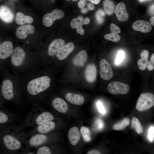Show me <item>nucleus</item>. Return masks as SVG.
<instances>
[{
	"instance_id": "obj_1",
	"label": "nucleus",
	"mask_w": 154,
	"mask_h": 154,
	"mask_svg": "<svg viewBox=\"0 0 154 154\" xmlns=\"http://www.w3.org/2000/svg\"><path fill=\"white\" fill-rule=\"evenodd\" d=\"M50 82V78L47 76H42L33 79L28 84V92L31 95H36L49 88Z\"/></svg>"
},
{
	"instance_id": "obj_2",
	"label": "nucleus",
	"mask_w": 154,
	"mask_h": 154,
	"mask_svg": "<svg viewBox=\"0 0 154 154\" xmlns=\"http://www.w3.org/2000/svg\"><path fill=\"white\" fill-rule=\"evenodd\" d=\"M154 105V96L149 92L141 94L137 100L136 106L137 110L140 111L147 110Z\"/></svg>"
},
{
	"instance_id": "obj_3",
	"label": "nucleus",
	"mask_w": 154,
	"mask_h": 154,
	"mask_svg": "<svg viewBox=\"0 0 154 154\" xmlns=\"http://www.w3.org/2000/svg\"><path fill=\"white\" fill-rule=\"evenodd\" d=\"M108 91L111 94H125L129 91V87L127 84L118 82L114 81L109 84L107 87Z\"/></svg>"
},
{
	"instance_id": "obj_4",
	"label": "nucleus",
	"mask_w": 154,
	"mask_h": 154,
	"mask_svg": "<svg viewBox=\"0 0 154 154\" xmlns=\"http://www.w3.org/2000/svg\"><path fill=\"white\" fill-rule=\"evenodd\" d=\"M64 16V13L62 10L54 9L51 13H47L44 15L42 19V23L45 27H49L55 20L62 18Z\"/></svg>"
},
{
	"instance_id": "obj_5",
	"label": "nucleus",
	"mask_w": 154,
	"mask_h": 154,
	"mask_svg": "<svg viewBox=\"0 0 154 154\" xmlns=\"http://www.w3.org/2000/svg\"><path fill=\"white\" fill-rule=\"evenodd\" d=\"M100 74L101 78L105 80L110 79L113 75V71L110 64L104 59H102L100 62Z\"/></svg>"
},
{
	"instance_id": "obj_6",
	"label": "nucleus",
	"mask_w": 154,
	"mask_h": 154,
	"mask_svg": "<svg viewBox=\"0 0 154 154\" xmlns=\"http://www.w3.org/2000/svg\"><path fill=\"white\" fill-rule=\"evenodd\" d=\"M25 53L23 49L19 47H16L14 50L11 57L12 64L15 66L21 65L25 57Z\"/></svg>"
},
{
	"instance_id": "obj_7",
	"label": "nucleus",
	"mask_w": 154,
	"mask_h": 154,
	"mask_svg": "<svg viewBox=\"0 0 154 154\" xmlns=\"http://www.w3.org/2000/svg\"><path fill=\"white\" fill-rule=\"evenodd\" d=\"M64 40L61 38L56 39L53 40L49 45L48 54L50 56H54L58 53L64 46Z\"/></svg>"
},
{
	"instance_id": "obj_8",
	"label": "nucleus",
	"mask_w": 154,
	"mask_h": 154,
	"mask_svg": "<svg viewBox=\"0 0 154 154\" xmlns=\"http://www.w3.org/2000/svg\"><path fill=\"white\" fill-rule=\"evenodd\" d=\"M1 91L5 99L8 100H11L13 97V84L9 80H5L2 83Z\"/></svg>"
},
{
	"instance_id": "obj_9",
	"label": "nucleus",
	"mask_w": 154,
	"mask_h": 154,
	"mask_svg": "<svg viewBox=\"0 0 154 154\" xmlns=\"http://www.w3.org/2000/svg\"><path fill=\"white\" fill-rule=\"evenodd\" d=\"M35 31L34 27L31 25L28 24L19 27L16 30V34L19 38L24 39L26 38L29 34H33Z\"/></svg>"
},
{
	"instance_id": "obj_10",
	"label": "nucleus",
	"mask_w": 154,
	"mask_h": 154,
	"mask_svg": "<svg viewBox=\"0 0 154 154\" xmlns=\"http://www.w3.org/2000/svg\"><path fill=\"white\" fill-rule=\"evenodd\" d=\"M13 51V45L9 41L3 42L0 45V59H5L9 57Z\"/></svg>"
},
{
	"instance_id": "obj_11",
	"label": "nucleus",
	"mask_w": 154,
	"mask_h": 154,
	"mask_svg": "<svg viewBox=\"0 0 154 154\" xmlns=\"http://www.w3.org/2000/svg\"><path fill=\"white\" fill-rule=\"evenodd\" d=\"M132 28L134 30L145 33L151 31L152 28L149 22L141 20L134 21L132 24Z\"/></svg>"
},
{
	"instance_id": "obj_12",
	"label": "nucleus",
	"mask_w": 154,
	"mask_h": 154,
	"mask_svg": "<svg viewBox=\"0 0 154 154\" xmlns=\"http://www.w3.org/2000/svg\"><path fill=\"white\" fill-rule=\"evenodd\" d=\"M114 13L117 19L120 21H125L128 19V15L123 3H119L115 7Z\"/></svg>"
},
{
	"instance_id": "obj_13",
	"label": "nucleus",
	"mask_w": 154,
	"mask_h": 154,
	"mask_svg": "<svg viewBox=\"0 0 154 154\" xmlns=\"http://www.w3.org/2000/svg\"><path fill=\"white\" fill-rule=\"evenodd\" d=\"M97 69L93 64H88L85 69L84 75L86 80L90 83H93L96 80L97 77Z\"/></svg>"
},
{
	"instance_id": "obj_14",
	"label": "nucleus",
	"mask_w": 154,
	"mask_h": 154,
	"mask_svg": "<svg viewBox=\"0 0 154 154\" xmlns=\"http://www.w3.org/2000/svg\"><path fill=\"white\" fill-rule=\"evenodd\" d=\"M3 142L6 147L11 150H16L21 146L20 142L13 136L8 135L5 136L3 139Z\"/></svg>"
},
{
	"instance_id": "obj_15",
	"label": "nucleus",
	"mask_w": 154,
	"mask_h": 154,
	"mask_svg": "<svg viewBox=\"0 0 154 154\" xmlns=\"http://www.w3.org/2000/svg\"><path fill=\"white\" fill-rule=\"evenodd\" d=\"M110 28L111 33L105 35L104 38L107 40L113 42H118L120 39V36L117 34L121 32L120 28L117 26L113 23L111 24Z\"/></svg>"
},
{
	"instance_id": "obj_16",
	"label": "nucleus",
	"mask_w": 154,
	"mask_h": 154,
	"mask_svg": "<svg viewBox=\"0 0 154 154\" xmlns=\"http://www.w3.org/2000/svg\"><path fill=\"white\" fill-rule=\"evenodd\" d=\"M14 18V14L9 8L3 5L0 6V19L2 20L6 23H10Z\"/></svg>"
},
{
	"instance_id": "obj_17",
	"label": "nucleus",
	"mask_w": 154,
	"mask_h": 154,
	"mask_svg": "<svg viewBox=\"0 0 154 154\" xmlns=\"http://www.w3.org/2000/svg\"><path fill=\"white\" fill-rule=\"evenodd\" d=\"M75 46L74 44L71 42L64 45L56 54V57L60 60L65 59L74 50Z\"/></svg>"
},
{
	"instance_id": "obj_18",
	"label": "nucleus",
	"mask_w": 154,
	"mask_h": 154,
	"mask_svg": "<svg viewBox=\"0 0 154 154\" xmlns=\"http://www.w3.org/2000/svg\"><path fill=\"white\" fill-rule=\"evenodd\" d=\"M52 104L54 108L59 112L65 113L68 110V106L66 102L62 98L57 97L52 101Z\"/></svg>"
},
{
	"instance_id": "obj_19",
	"label": "nucleus",
	"mask_w": 154,
	"mask_h": 154,
	"mask_svg": "<svg viewBox=\"0 0 154 154\" xmlns=\"http://www.w3.org/2000/svg\"><path fill=\"white\" fill-rule=\"evenodd\" d=\"M65 98L69 103L78 106L82 105L84 101V97L79 94L68 93L66 94Z\"/></svg>"
},
{
	"instance_id": "obj_20",
	"label": "nucleus",
	"mask_w": 154,
	"mask_h": 154,
	"mask_svg": "<svg viewBox=\"0 0 154 154\" xmlns=\"http://www.w3.org/2000/svg\"><path fill=\"white\" fill-rule=\"evenodd\" d=\"M68 137L71 144L73 146L76 145L80 139V134L78 128L76 126L71 128L68 132Z\"/></svg>"
},
{
	"instance_id": "obj_21",
	"label": "nucleus",
	"mask_w": 154,
	"mask_h": 154,
	"mask_svg": "<svg viewBox=\"0 0 154 154\" xmlns=\"http://www.w3.org/2000/svg\"><path fill=\"white\" fill-rule=\"evenodd\" d=\"M87 54L86 51H80L73 60V63L75 66L79 67L83 66L87 59Z\"/></svg>"
},
{
	"instance_id": "obj_22",
	"label": "nucleus",
	"mask_w": 154,
	"mask_h": 154,
	"mask_svg": "<svg viewBox=\"0 0 154 154\" xmlns=\"http://www.w3.org/2000/svg\"><path fill=\"white\" fill-rule=\"evenodd\" d=\"M84 19L81 16H79L77 19L74 18L72 19L70 23V26L73 29H76L77 33L80 35H83L84 33V30L82 28V25L84 24Z\"/></svg>"
},
{
	"instance_id": "obj_23",
	"label": "nucleus",
	"mask_w": 154,
	"mask_h": 154,
	"mask_svg": "<svg viewBox=\"0 0 154 154\" xmlns=\"http://www.w3.org/2000/svg\"><path fill=\"white\" fill-rule=\"evenodd\" d=\"M141 58L137 61V65L139 68L141 70H144L147 68L149 61L148 58L149 52L146 50H142L140 53Z\"/></svg>"
},
{
	"instance_id": "obj_24",
	"label": "nucleus",
	"mask_w": 154,
	"mask_h": 154,
	"mask_svg": "<svg viewBox=\"0 0 154 154\" xmlns=\"http://www.w3.org/2000/svg\"><path fill=\"white\" fill-rule=\"evenodd\" d=\"M33 21L31 17L25 15L20 12L17 13L15 17V22L19 25H23L25 23L31 24Z\"/></svg>"
},
{
	"instance_id": "obj_25",
	"label": "nucleus",
	"mask_w": 154,
	"mask_h": 154,
	"mask_svg": "<svg viewBox=\"0 0 154 154\" xmlns=\"http://www.w3.org/2000/svg\"><path fill=\"white\" fill-rule=\"evenodd\" d=\"M54 117L50 113L44 112L37 117L36 122L37 124L40 125L43 123L52 121L53 120Z\"/></svg>"
},
{
	"instance_id": "obj_26",
	"label": "nucleus",
	"mask_w": 154,
	"mask_h": 154,
	"mask_svg": "<svg viewBox=\"0 0 154 154\" xmlns=\"http://www.w3.org/2000/svg\"><path fill=\"white\" fill-rule=\"evenodd\" d=\"M47 139L46 137L42 134H37L32 136L29 140L30 145L33 146H37L44 143Z\"/></svg>"
},
{
	"instance_id": "obj_27",
	"label": "nucleus",
	"mask_w": 154,
	"mask_h": 154,
	"mask_svg": "<svg viewBox=\"0 0 154 154\" xmlns=\"http://www.w3.org/2000/svg\"><path fill=\"white\" fill-rule=\"evenodd\" d=\"M37 130L39 132L44 133H47L53 130L55 127V124L53 122L50 121L39 125Z\"/></svg>"
},
{
	"instance_id": "obj_28",
	"label": "nucleus",
	"mask_w": 154,
	"mask_h": 154,
	"mask_svg": "<svg viewBox=\"0 0 154 154\" xmlns=\"http://www.w3.org/2000/svg\"><path fill=\"white\" fill-rule=\"evenodd\" d=\"M103 4L104 10L108 15H111L114 12L116 7L111 0H104Z\"/></svg>"
},
{
	"instance_id": "obj_29",
	"label": "nucleus",
	"mask_w": 154,
	"mask_h": 154,
	"mask_svg": "<svg viewBox=\"0 0 154 154\" xmlns=\"http://www.w3.org/2000/svg\"><path fill=\"white\" fill-rule=\"evenodd\" d=\"M130 121L129 118H125L120 122L114 124L113 126V129L116 130H123L129 124Z\"/></svg>"
},
{
	"instance_id": "obj_30",
	"label": "nucleus",
	"mask_w": 154,
	"mask_h": 154,
	"mask_svg": "<svg viewBox=\"0 0 154 154\" xmlns=\"http://www.w3.org/2000/svg\"><path fill=\"white\" fill-rule=\"evenodd\" d=\"M131 125L136 132L138 134L142 133L143 132V128L139 121L135 117L132 119Z\"/></svg>"
},
{
	"instance_id": "obj_31",
	"label": "nucleus",
	"mask_w": 154,
	"mask_h": 154,
	"mask_svg": "<svg viewBox=\"0 0 154 154\" xmlns=\"http://www.w3.org/2000/svg\"><path fill=\"white\" fill-rule=\"evenodd\" d=\"M80 132L84 140L86 142H90L91 139V133L88 127L83 126L80 128Z\"/></svg>"
},
{
	"instance_id": "obj_32",
	"label": "nucleus",
	"mask_w": 154,
	"mask_h": 154,
	"mask_svg": "<svg viewBox=\"0 0 154 154\" xmlns=\"http://www.w3.org/2000/svg\"><path fill=\"white\" fill-rule=\"evenodd\" d=\"M105 14L104 11L102 9H99L97 11L96 14V17L98 23L102 24L104 20V17Z\"/></svg>"
},
{
	"instance_id": "obj_33",
	"label": "nucleus",
	"mask_w": 154,
	"mask_h": 154,
	"mask_svg": "<svg viewBox=\"0 0 154 154\" xmlns=\"http://www.w3.org/2000/svg\"><path fill=\"white\" fill-rule=\"evenodd\" d=\"M37 154H50L51 151L49 148L46 146L42 147L38 150Z\"/></svg>"
},
{
	"instance_id": "obj_34",
	"label": "nucleus",
	"mask_w": 154,
	"mask_h": 154,
	"mask_svg": "<svg viewBox=\"0 0 154 154\" xmlns=\"http://www.w3.org/2000/svg\"><path fill=\"white\" fill-rule=\"evenodd\" d=\"M148 138L150 142H152L154 139V127L152 125L150 127L148 131Z\"/></svg>"
},
{
	"instance_id": "obj_35",
	"label": "nucleus",
	"mask_w": 154,
	"mask_h": 154,
	"mask_svg": "<svg viewBox=\"0 0 154 154\" xmlns=\"http://www.w3.org/2000/svg\"><path fill=\"white\" fill-rule=\"evenodd\" d=\"M147 68L150 71L153 70L154 69V54L151 55L149 61L147 65Z\"/></svg>"
},
{
	"instance_id": "obj_36",
	"label": "nucleus",
	"mask_w": 154,
	"mask_h": 154,
	"mask_svg": "<svg viewBox=\"0 0 154 154\" xmlns=\"http://www.w3.org/2000/svg\"><path fill=\"white\" fill-rule=\"evenodd\" d=\"M124 56V52L120 50L118 53L115 60L116 64H120L123 60Z\"/></svg>"
},
{
	"instance_id": "obj_37",
	"label": "nucleus",
	"mask_w": 154,
	"mask_h": 154,
	"mask_svg": "<svg viewBox=\"0 0 154 154\" xmlns=\"http://www.w3.org/2000/svg\"><path fill=\"white\" fill-rule=\"evenodd\" d=\"M97 106L99 111L101 113L104 114L106 112V109L103 104L100 102H98L97 103Z\"/></svg>"
},
{
	"instance_id": "obj_38",
	"label": "nucleus",
	"mask_w": 154,
	"mask_h": 154,
	"mask_svg": "<svg viewBox=\"0 0 154 154\" xmlns=\"http://www.w3.org/2000/svg\"><path fill=\"white\" fill-rule=\"evenodd\" d=\"M96 126L98 130L102 129L104 126V123L102 120L98 119L96 122Z\"/></svg>"
},
{
	"instance_id": "obj_39",
	"label": "nucleus",
	"mask_w": 154,
	"mask_h": 154,
	"mask_svg": "<svg viewBox=\"0 0 154 154\" xmlns=\"http://www.w3.org/2000/svg\"><path fill=\"white\" fill-rule=\"evenodd\" d=\"M8 118L6 114L0 112V123H5L6 122Z\"/></svg>"
},
{
	"instance_id": "obj_40",
	"label": "nucleus",
	"mask_w": 154,
	"mask_h": 154,
	"mask_svg": "<svg viewBox=\"0 0 154 154\" xmlns=\"http://www.w3.org/2000/svg\"><path fill=\"white\" fill-rule=\"evenodd\" d=\"M87 2L86 0H80L78 3V7L82 9L86 5Z\"/></svg>"
},
{
	"instance_id": "obj_41",
	"label": "nucleus",
	"mask_w": 154,
	"mask_h": 154,
	"mask_svg": "<svg viewBox=\"0 0 154 154\" xmlns=\"http://www.w3.org/2000/svg\"><path fill=\"white\" fill-rule=\"evenodd\" d=\"M87 154H101L100 153L96 150H92L88 152Z\"/></svg>"
},
{
	"instance_id": "obj_42",
	"label": "nucleus",
	"mask_w": 154,
	"mask_h": 154,
	"mask_svg": "<svg viewBox=\"0 0 154 154\" xmlns=\"http://www.w3.org/2000/svg\"><path fill=\"white\" fill-rule=\"evenodd\" d=\"M88 9L92 11L94 10L95 9L94 6L92 4L89 3L87 6Z\"/></svg>"
},
{
	"instance_id": "obj_43",
	"label": "nucleus",
	"mask_w": 154,
	"mask_h": 154,
	"mask_svg": "<svg viewBox=\"0 0 154 154\" xmlns=\"http://www.w3.org/2000/svg\"><path fill=\"white\" fill-rule=\"evenodd\" d=\"M92 3L95 4H98L100 2L101 0H86Z\"/></svg>"
},
{
	"instance_id": "obj_44",
	"label": "nucleus",
	"mask_w": 154,
	"mask_h": 154,
	"mask_svg": "<svg viewBox=\"0 0 154 154\" xmlns=\"http://www.w3.org/2000/svg\"><path fill=\"white\" fill-rule=\"evenodd\" d=\"M149 11L151 14L154 15V4L150 6L149 9Z\"/></svg>"
},
{
	"instance_id": "obj_45",
	"label": "nucleus",
	"mask_w": 154,
	"mask_h": 154,
	"mask_svg": "<svg viewBox=\"0 0 154 154\" xmlns=\"http://www.w3.org/2000/svg\"><path fill=\"white\" fill-rule=\"evenodd\" d=\"M84 25L88 24L90 22V19L88 17L85 18L84 20Z\"/></svg>"
},
{
	"instance_id": "obj_46",
	"label": "nucleus",
	"mask_w": 154,
	"mask_h": 154,
	"mask_svg": "<svg viewBox=\"0 0 154 154\" xmlns=\"http://www.w3.org/2000/svg\"><path fill=\"white\" fill-rule=\"evenodd\" d=\"M81 9V12L83 13H86L87 12L88 10V9L84 7L82 8Z\"/></svg>"
},
{
	"instance_id": "obj_47",
	"label": "nucleus",
	"mask_w": 154,
	"mask_h": 154,
	"mask_svg": "<svg viewBox=\"0 0 154 154\" xmlns=\"http://www.w3.org/2000/svg\"><path fill=\"white\" fill-rule=\"evenodd\" d=\"M150 22L151 24L153 26H154V17L153 16L150 19Z\"/></svg>"
},
{
	"instance_id": "obj_48",
	"label": "nucleus",
	"mask_w": 154,
	"mask_h": 154,
	"mask_svg": "<svg viewBox=\"0 0 154 154\" xmlns=\"http://www.w3.org/2000/svg\"><path fill=\"white\" fill-rule=\"evenodd\" d=\"M147 0H139V1L141 2H145Z\"/></svg>"
},
{
	"instance_id": "obj_49",
	"label": "nucleus",
	"mask_w": 154,
	"mask_h": 154,
	"mask_svg": "<svg viewBox=\"0 0 154 154\" xmlns=\"http://www.w3.org/2000/svg\"><path fill=\"white\" fill-rule=\"evenodd\" d=\"M66 1H70V0H66ZM78 0H72V1H74V2H76V1H78Z\"/></svg>"
},
{
	"instance_id": "obj_50",
	"label": "nucleus",
	"mask_w": 154,
	"mask_h": 154,
	"mask_svg": "<svg viewBox=\"0 0 154 154\" xmlns=\"http://www.w3.org/2000/svg\"><path fill=\"white\" fill-rule=\"evenodd\" d=\"M1 0H0V1H1Z\"/></svg>"
},
{
	"instance_id": "obj_51",
	"label": "nucleus",
	"mask_w": 154,
	"mask_h": 154,
	"mask_svg": "<svg viewBox=\"0 0 154 154\" xmlns=\"http://www.w3.org/2000/svg\"></svg>"
}]
</instances>
